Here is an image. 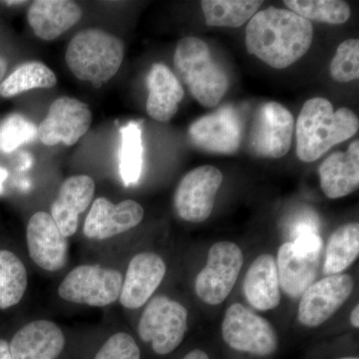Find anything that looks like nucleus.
<instances>
[{
	"instance_id": "nucleus-1",
	"label": "nucleus",
	"mask_w": 359,
	"mask_h": 359,
	"mask_svg": "<svg viewBox=\"0 0 359 359\" xmlns=\"http://www.w3.org/2000/svg\"><path fill=\"white\" fill-rule=\"evenodd\" d=\"M313 40L311 21L273 6L257 11L245 29L248 52L276 69L299 60L311 48Z\"/></svg>"
},
{
	"instance_id": "nucleus-2",
	"label": "nucleus",
	"mask_w": 359,
	"mask_h": 359,
	"mask_svg": "<svg viewBox=\"0 0 359 359\" xmlns=\"http://www.w3.org/2000/svg\"><path fill=\"white\" fill-rule=\"evenodd\" d=\"M359 120L353 111H334L325 98L316 97L302 106L297 124V155L302 162L320 159L334 146L348 140L358 131Z\"/></svg>"
},
{
	"instance_id": "nucleus-3",
	"label": "nucleus",
	"mask_w": 359,
	"mask_h": 359,
	"mask_svg": "<svg viewBox=\"0 0 359 359\" xmlns=\"http://www.w3.org/2000/svg\"><path fill=\"white\" fill-rule=\"evenodd\" d=\"M177 74L196 100L207 108L216 107L229 89L226 71L212 58L205 42L195 36L180 40L174 54Z\"/></svg>"
},
{
	"instance_id": "nucleus-4",
	"label": "nucleus",
	"mask_w": 359,
	"mask_h": 359,
	"mask_svg": "<svg viewBox=\"0 0 359 359\" xmlns=\"http://www.w3.org/2000/svg\"><path fill=\"white\" fill-rule=\"evenodd\" d=\"M124 58L121 40L99 28L78 32L68 45L65 59L71 72L96 88L109 81Z\"/></svg>"
},
{
	"instance_id": "nucleus-5",
	"label": "nucleus",
	"mask_w": 359,
	"mask_h": 359,
	"mask_svg": "<svg viewBox=\"0 0 359 359\" xmlns=\"http://www.w3.org/2000/svg\"><path fill=\"white\" fill-rule=\"evenodd\" d=\"M188 330V311L183 304L166 295L151 299L139 320L138 332L144 342H150L160 355L174 351Z\"/></svg>"
},
{
	"instance_id": "nucleus-6",
	"label": "nucleus",
	"mask_w": 359,
	"mask_h": 359,
	"mask_svg": "<svg viewBox=\"0 0 359 359\" xmlns=\"http://www.w3.org/2000/svg\"><path fill=\"white\" fill-rule=\"evenodd\" d=\"M222 337L233 351L256 356L271 355L278 346L271 323L240 302L231 304L224 313Z\"/></svg>"
},
{
	"instance_id": "nucleus-7",
	"label": "nucleus",
	"mask_w": 359,
	"mask_h": 359,
	"mask_svg": "<svg viewBox=\"0 0 359 359\" xmlns=\"http://www.w3.org/2000/svg\"><path fill=\"white\" fill-rule=\"evenodd\" d=\"M244 264V255L233 242L212 245L205 268L195 280L196 294L209 306H218L231 294Z\"/></svg>"
},
{
	"instance_id": "nucleus-8",
	"label": "nucleus",
	"mask_w": 359,
	"mask_h": 359,
	"mask_svg": "<svg viewBox=\"0 0 359 359\" xmlns=\"http://www.w3.org/2000/svg\"><path fill=\"white\" fill-rule=\"evenodd\" d=\"M122 283L120 271L99 264H84L65 276L58 294L65 301L100 308L119 299Z\"/></svg>"
},
{
	"instance_id": "nucleus-9",
	"label": "nucleus",
	"mask_w": 359,
	"mask_h": 359,
	"mask_svg": "<svg viewBox=\"0 0 359 359\" xmlns=\"http://www.w3.org/2000/svg\"><path fill=\"white\" fill-rule=\"evenodd\" d=\"M223 180L222 172L211 165L189 172L180 182L174 195V207L180 218L194 224L207 221L214 210Z\"/></svg>"
},
{
	"instance_id": "nucleus-10",
	"label": "nucleus",
	"mask_w": 359,
	"mask_h": 359,
	"mask_svg": "<svg viewBox=\"0 0 359 359\" xmlns=\"http://www.w3.org/2000/svg\"><path fill=\"white\" fill-rule=\"evenodd\" d=\"M294 131V116L278 102H266L257 109L249 135L252 153L278 159L289 153Z\"/></svg>"
},
{
	"instance_id": "nucleus-11",
	"label": "nucleus",
	"mask_w": 359,
	"mask_h": 359,
	"mask_svg": "<svg viewBox=\"0 0 359 359\" xmlns=\"http://www.w3.org/2000/svg\"><path fill=\"white\" fill-rule=\"evenodd\" d=\"M354 280L349 275L327 276L309 285L302 294L297 309V320L304 327H320L349 299Z\"/></svg>"
},
{
	"instance_id": "nucleus-12",
	"label": "nucleus",
	"mask_w": 359,
	"mask_h": 359,
	"mask_svg": "<svg viewBox=\"0 0 359 359\" xmlns=\"http://www.w3.org/2000/svg\"><path fill=\"white\" fill-rule=\"evenodd\" d=\"M244 136V125L238 111L224 106L204 116L189 128V137L196 147L215 154L231 155L237 152Z\"/></svg>"
},
{
	"instance_id": "nucleus-13",
	"label": "nucleus",
	"mask_w": 359,
	"mask_h": 359,
	"mask_svg": "<svg viewBox=\"0 0 359 359\" xmlns=\"http://www.w3.org/2000/svg\"><path fill=\"white\" fill-rule=\"evenodd\" d=\"M91 123L92 113L87 104L61 97L52 103L46 118L40 123L39 138L46 146H73L88 132Z\"/></svg>"
},
{
	"instance_id": "nucleus-14",
	"label": "nucleus",
	"mask_w": 359,
	"mask_h": 359,
	"mask_svg": "<svg viewBox=\"0 0 359 359\" xmlns=\"http://www.w3.org/2000/svg\"><path fill=\"white\" fill-rule=\"evenodd\" d=\"M28 252L39 268L59 271L67 262V238L62 235L50 215L37 212L30 218L26 231Z\"/></svg>"
},
{
	"instance_id": "nucleus-15",
	"label": "nucleus",
	"mask_w": 359,
	"mask_h": 359,
	"mask_svg": "<svg viewBox=\"0 0 359 359\" xmlns=\"http://www.w3.org/2000/svg\"><path fill=\"white\" fill-rule=\"evenodd\" d=\"M143 218V207L133 200L113 204L106 198H98L85 219L84 233L91 240H106L131 230Z\"/></svg>"
},
{
	"instance_id": "nucleus-16",
	"label": "nucleus",
	"mask_w": 359,
	"mask_h": 359,
	"mask_svg": "<svg viewBox=\"0 0 359 359\" xmlns=\"http://www.w3.org/2000/svg\"><path fill=\"white\" fill-rule=\"evenodd\" d=\"M164 259L154 252L136 255L130 261L120 292V302L124 308L140 309L151 299L166 276Z\"/></svg>"
},
{
	"instance_id": "nucleus-17",
	"label": "nucleus",
	"mask_w": 359,
	"mask_h": 359,
	"mask_svg": "<svg viewBox=\"0 0 359 359\" xmlns=\"http://www.w3.org/2000/svg\"><path fill=\"white\" fill-rule=\"evenodd\" d=\"M65 346V337L55 323L35 320L21 327L11 340L13 359H56Z\"/></svg>"
},
{
	"instance_id": "nucleus-18",
	"label": "nucleus",
	"mask_w": 359,
	"mask_h": 359,
	"mask_svg": "<svg viewBox=\"0 0 359 359\" xmlns=\"http://www.w3.org/2000/svg\"><path fill=\"white\" fill-rule=\"evenodd\" d=\"M95 193V183L87 175H76L63 182L51 205L52 219L65 238L76 233L79 215L86 211Z\"/></svg>"
},
{
	"instance_id": "nucleus-19",
	"label": "nucleus",
	"mask_w": 359,
	"mask_h": 359,
	"mask_svg": "<svg viewBox=\"0 0 359 359\" xmlns=\"http://www.w3.org/2000/svg\"><path fill=\"white\" fill-rule=\"evenodd\" d=\"M320 187L330 199L346 197L359 187V141L349 145L346 152L330 155L318 170Z\"/></svg>"
},
{
	"instance_id": "nucleus-20",
	"label": "nucleus",
	"mask_w": 359,
	"mask_h": 359,
	"mask_svg": "<svg viewBox=\"0 0 359 359\" xmlns=\"http://www.w3.org/2000/svg\"><path fill=\"white\" fill-rule=\"evenodd\" d=\"M244 294L257 311H271L280 306L282 289L273 255H261L250 264L245 276Z\"/></svg>"
},
{
	"instance_id": "nucleus-21",
	"label": "nucleus",
	"mask_w": 359,
	"mask_h": 359,
	"mask_svg": "<svg viewBox=\"0 0 359 359\" xmlns=\"http://www.w3.org/2000/svg\"><path fill=\"white\" fill-rule=\"evenodd\" d=\"M27 18L35 35L50 41L76 25L82 18V9L68 0H37L29 7Z\"/></svg>"
},
{
	"instance_id": "nucleus-22",
	"label": "nucleus",
	"mask_w": 359,
	"mask_h": 359,
	"mask_svg": "<svg viewBox=\"0 0 359 359\" xmlns=\"http://www.w3.org/2000/svg\"><path fill=\"white\" fill-rule=\"evenodd\" d=\"M149 96L146 109L159 122H168L177 114L184 91L178 77L166 65L156 63L147 75Z\"/></svg>"
},
{
	"instance_id": "nucleus-23",
	"label": "nucleus",
	"mask_w": 359,
	"mask_h": 359,
	"mask_svg": "<svg viewBox=\"0 0 359 359\" xmlns=\"http://www.w3.org/2000/svg\"><path fill=\"white\" fill-rule=\"evenodd\" d=\"M320 256H302L292 249V242L280 245L276 257V269L280 289L285 294L299 299L318 275Z\"/></svg>"
},
{
	"instance_id": "nucleus-24",
	"label": "nucleus",
	"mask_w": 359,
	"mask_h": 359,
	"mask_svg": "<svg viewBox=\"0 0 359 359\" xmlns=\"http://www.w3.org/2000/svg\"><path fill=\"white\" fill-rule=\"evenodd\" d=\"M359 256V224L340 226L328 238L323 271L327 276L340 275Z\"/></svg>"
},
{
	"instance_id": "nucleus-25",
	"label": "nucleus",
	"mask_w": 359,
	"mask_h": 359,
	"mask_svg": "<svg viewBox=\"0 0 359 359\" xmlns=\"http://www.w3.org/2000/svg\"><path fill=\"white\" fill-rule=\"evenodd\" d=\"M259 0H204L202 4L205 23L219 27H240L259 11Z\"/></svg>"
},
{
	"instance_id": "nucleus-26",
	"label": "nucleus",
	"mask_w": 359,
	"mask_h": 359,
	"mask_svg": "<svg viewBox=\"0 0 359 359\" xmlns=\"http://www.w3.org/2000/svg\"><path fill=\"white\" fill-rule=\"evenodd\" d=\"M57 83L55 73L39 61L20 65L0 84V95L11 98L34 88H51Z\"/></svg>"
},
{
	"instance_id": "nucleus-27",
	"label": "nucleus",
	"mask_w": 359,
	"mask_h": 359,
	"mask_svg": "<svg viewBox=\"0 0 359 359\" xmlns=\"http://www.w3.org/2000/svg\"><path fill=\"white\" fill-rule=\"evenodd\" d=\"M27 289V271L20 257L9 250H0V309H6L21 301Z\"/></svg>"
},
{
	"instance_id": "nucleus-28",
	"label": "nucleus",
	"mask_w": 359,
	"mask_h": 359,
	"mask_svg": "<svg viewBox=\"0 0 359 359\" xmlns=\"http://www.w3.org/2000/svg\"><path fill=\"white\" fill-rule=\"evenodd\" d=\"M121 147L119 153L120 176L126 187L136 185L143 168V143L139 124L130 122L121 130Z\"/></svg>"
},
{
	"instance_id": "nucleus-29",
	"label": "nucleus",
	"mask_w": 359,
	"mask_h": 359,
	"mask_svg": "<svg viewBox=\"0 0 359 359\" xmlns=\"http://www.w3.org/2000/svg\"><path fill=\"white\" fill-rule=\"evenodd\" d=\"M285 4L309 21L342 25L351 18V7L341 0H285Z\"/></svg>"
},
{
	"instance_id": "nucleus-30",
	"label": "nucleus",
	"mask_w": 359,
	"mask_h": 359,
	"mask_svg": "<svg viewBox=\"0 0 359 359\" xmlns=\"http://www.w3.org/2000/svg\"><path fill=\"white\" fill-rule=\"evenodd\" d=\"M39 137L34 123L20 114H13L0 123V152L9 154Z\"/></svg>"
},
{
	"instance_id": "nucleus-31",
	"label": "nucleus",
	"mask_w": 359,
	"mask_h": 359,
	"mask_svg": "<svg viewBox=\"0 0 359 359\" xmlns=\"http://www.w3.org/2000/svg\"><path fill=\"white\" fill-rule=\"evenodd\" d=\"M330 75L335 81L347 83L359 77V40L347 39L339 44L332 63Z\"/></svg>"
},
{
	"instance_id": "nucleus-32",
	"label": "nucleus",
	"mask_w": 359,
	"mask_h": 359,
	"mask_svg": "<svg viewBox=\"0 0 359 359\" xmlns=\"http://www.w3.org/2000/svg\"><path fill=\"white\" fill-rule=\"evenodd\" d=\"M94 359H141L140 348L131 335L118 332L103 344Z\"/></svg>"
},
{
	"instance_id": "nucleus-33",
	"label": "nucleus",
	"mask_w": 359,
	"mask_h": 359,
	"mask_svg": "<svg viewBox=\"0 0 359 359\" xmlns=\"http://www.w3.org/2000/svg\"><path fill=\"white\" fill-rule=\"evenodd\" d=\"M292 249L302 256H320L323 240L313 231H301L292 242Z\"/></svg>"
},
{
	"instance_id": "nucleus-34",
	"label": "nucleus",
	"mask_w": 359,
	"mask_h": 359,
	"mask_svg": "<svg viewBox=\"0 0 359 359\" xmlns=\"http://www.w3.org/2000/svg\"><path fill=\"white\" fill-rule=\"evenodd\" d=\"M0 359H13L9 344L4 339H0Z\"/></svg>"
},
{
	"instance_id": "nucleus-35",
	"label": "nucleus",
	"mask_w": 359,
	"mask_h": 359,
	"mask_svg": "<svg viewBox=\"0 0 359 359\" xmlns=\"http://www.w3.org/2000/svg\"><path fill=\"white\" fill-rule=\"evenodd\" d=\"M183 359H210V358L202 349H194V351L184 356Z\"/></svg>"
},
{
	"instance_id": "nucleus-36",
	"label": "nucleus",
	"mask_w": 359,
	"mask_h": 359,
	"mask_svg": "<svg viewBox=\"0 0 359 359\" xmlns=\"http://www.w3.org/2000/svg\"><path fill=\"white\" fill-rule=\"evenodd\" d=\"M351 323L353 327H359V306L356 304L351 313Z\"/></svg>"
},
{
	"instance_id": "nucleus-37",
	"label": "nucleus",
	"mask_w": 359,
	"mask_h": 359,
	"mask_svg": "<svg viewBox=\"0 0 359 359\" xmlns=\"http://www.w3.org/2000/svg\"><path fill=\"white\" fill-rule=\"evenodd\" d=\"M21 159H22V163H21L22 166L20 168L21 170L28 169V168L32 166L33 160L32 156L28 154V153H22V154H21Z\"/></svg>"
},
{
	"instance_id": "nucleus-38",
	"label": "nucleus",
	"mask_w": 359,
	"mask_h": 359,
	"mask_svg": "<svg viewBox=\"0 0 359 359\" xmlns=\"http://www.w3.org/2000/svg\"><path fill=\"white\" fill-rule=\"evenodd\" d=\"M8 177V173L4 167L0 166V195L4 193V183Z\"/></svg>"
},
{
	"instance_id": "nucleus-39",
	"label": "nucleus",
	"mask_w": 359,
	"mask_h": 359,
	"mask_svg": "<svg viewBox=\"0 0 359 359\" xmlns=\"http://www.w3.org/2000/svg\"><path fill=\"white\" fill-rule=\"evenodd\" d=\"M6 72V62L1 57H0V81L4 78Z\"/></svg>"
},
{
	"instance_id": "nucleus-40",
	"label": "nucleus",
	"mask_w": 359,
	"mask_h": 359,
	"mask_svg": "<svg viewBox=\"0 0 359 359\" xmlns=\"http://www.w3.org/2000/svg\"><path fill=\"white\" fill-rule=\"evenodd\" d=\"M7 6H20V4H25V1H4Z\"/></svg>"
},
{
	"instance_id": "nucleus-41",
	"label": "nucleus",
	"mask_w": 359,
	"mask_h": 359,
	"mask_svg": "<svg viewBox=\"0 0 359 359\" xmlns=\"http://www.w3.org/2000/svg\"><path fill=\"white\" fill-rule=\"evenodd\" d=\"M339 359H359L358 358H342Z\"/></svg>"
}]
</instances>
